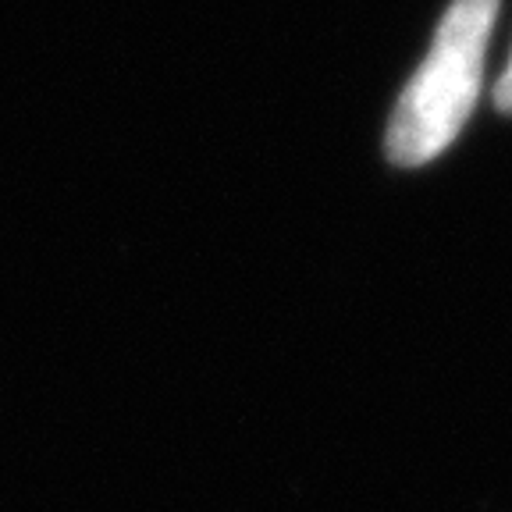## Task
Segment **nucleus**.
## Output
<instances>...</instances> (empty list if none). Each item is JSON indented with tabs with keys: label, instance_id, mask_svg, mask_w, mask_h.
<instances>
[{
	"label": "nucleus",
	"instance_id": "obj_1",
	"mask_svg": "<svg viewBox=\"0 0 512 512\" xmlns=\"http://www.w3.org/2000/svg\"><path fill=\"white\" fill-rule=\"evenodd\" d=\"M498 18V0H452L420 72L402 89L388 121L384 150L399 168L434 160L477 107L484 50Z\"/></svg>",
	"mask_w": 512,
	"mask_h": 512
},
{
	"label": "nucleus",
	"instance_id": "obj_2",
	"mask_svg": "<svg viewBox=\"0 0 512 512\" xmlns=\"http://www.w3.org/2000/svg\"><path fill=\"white\" fill-rule=\"evenodd\" d=\"M495 107L502 114H512V57H509V68H505V75L498 79V86H495Z\"/></svg>",
	"mask_w": 512,
	"mask_h": 512
}]
</instances>
